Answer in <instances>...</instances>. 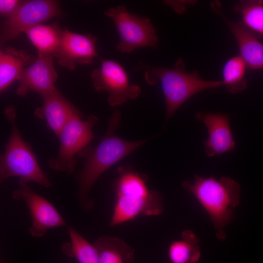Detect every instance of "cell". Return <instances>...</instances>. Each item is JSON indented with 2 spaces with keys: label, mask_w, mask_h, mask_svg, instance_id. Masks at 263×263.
<instances>
[{
  "label": "cell",
  "mask_w": 263,
  "mask_h": 263,
  "mask_svg": "<svg viewBox=\"0 0 263 263\" xmlns=\"http://www.w3.org/2000/svg\"><path fill=\"white\" fill-rule=\"evenodd\" d=\"M247 66L241 58L235 56L225 63L223 70V85L233 94L242 93L247 87L245 74Z\"/></svg>",
  "instance_id": "cell-21"
},
{
  "label": "cell",
  "mask_w": 263,
  "mask_h": 263,
  "mask_svg": "<svg viewBox=\"0 0 263 263\" xmlns=\"http://www.w3.org/2000/svg\"><path fill=\"white\" fill-rule=\"evenodd\" d=\"M211 9L226 23L238 44L240 56L251 69H263V44L243 21L234 22L223 12L221 2H210Z\"/></svg>",
  "instance_id": "cell-12"
},
{
  "label": "cell",
  "mask_w": 263,
  "mask_h": 263,
  "mask_svg": "<svg viewBox=\"0 0 263 263\" xmlns=\"http://www.w3.org/2000/svg\"><path fill=\"white\" fill-rule=\"evenodd\" d=\"M70 242L62 245V250L66 254L75 257L79 263H99L97 250L75 228H68Z\"/></svg>",
  "instance_id": "cell-20"
},
{
  "label": "cell",
  "mask_w": 263,
  "mask_h": 263,
  "mask_svg": "<svg viewBox=\"0 0 263 263\" xmlns=\"http://www.w3.org/2000/svg\"><path fill=\"white\" fill-rule=\"evenodd\" d=\"M4 115L10 123L11 132L5 151L0 159V181L12 177L19 183L33 182L45 188L52 183L40 168L34 153L23 140L16 122V112L13 106L6 108Z\"/></svg>",
  "instance_id": "cell-4"
},
{
  "label": "cell",
  "mask_w": 263,
  "mask_h": 263,
  "mask_svg": "<svg viewBox=\"0 0 263 263\" xmlns=\"http://www.w3.org/2000/svg\"><path fill=\"white\" fill-rule=\"evenodd\" d=\"M35 58L28 53L12 47L0 51V91L1 92L15 80Z\"/></svg>",
  "instance_id": "cell-16"
},
{
  "label": "cell",
  "mask_w": 263,
  "mask_h": 263,
  "mask_svg": "<svg viewBox=\"0 0 263 263\" xmlns=\"http://www.w3.org/2000/svg\"><path fill=\"white\" fill-rule=\"evenodd\" d=\"M234 9L242 14V21L248 28L263 35V1H241L234 6Z\"/></svg>",
  "instance_id": "cell-22"
},
{
  "label": "cell",
  "mask_w": 263,
  "mask_h": 263,
  "mask_svg": "<svg viewBox=\"0 0 263 263\" xmlns=\"http://www.w3.org/2000/svg\"><path fill=\"white\" fill-rule=\"evenodd\" d=\"M96 40L97 37L91 34L83 35L67 29L62 30L60 44L54 57L60 66L71 70L78 64H90L97 56Z\"/></svg>",
  "instance_id": "cell-11"
},
{
  "label": "cell",
  "mask_w": 263,
  "mask_h": 263,
  "mask_svg": "<svg viewBox=\"0 0 263 263\" xmlns=\"http://www.w3.org/2000/svg\"><path fill=\"white\" fill-rule=\"evenodd\" d=\"M54 57L52 55L38 52L37 57L24 68L18 80V95L24 96L29 91H33L41 96L57 89L55 84L57 74Z\"/></svg>",
  "instance_id": "cell-10"
},
{
  "label": "cell",
  "mask_w": 263,
  "mask_h": 263,
  "mask_svg": "<svg viewBox=\"0 0 263 263\" xmlns=\"http://www.w3.org/2000/svg\"><path fill=\"white\" fill-rule=\"evenodd\" d=\"M191 1L185 0H167L165 3L171 6L173 9L178 13H183L186 9L187 4L192 3Z\"/></svg>",
  "instance_id": "cell-25"
},
{
  "label": "cell",
  "mask_w": 263,
  "mask_h": 263,
  "mask_svg": "<svg viewBox=\"0 0 263 263\" xmlns=\"http://www.w3.org/2000/svg\"><path fill=\"white\" fill-rule=\"evenodd\" d=\"M114 190L116 196L132 194L147 196L152 191L148 189L143 176L133 172L121 174L115 184Z\"/></svg>",
  "instance_id": "cell-23"
},
{
  "label": "cell",
  "mask_w": 263,
  "mask_h": 263,
  "mask_svg": "<svg viewBox=\"0 0 263 263\" xmlns=\"http://www.w3.org/2000/svg\"><path fill=\"white\" fill-rule=\"evenodd\" d=\"M41 97L42 104L36 109L34 114L45 121L48 127L58 136L77 109L57 89Z\"/></svg>",
  "instance_id": "cell-15"
},
{
  "label": "cell",
  "mask_w": 263,
  "mask_h": 263,
  "mask_svg": "<svg viewBox=\"0 0 263 263\" xmlns=\"http://www.w3.org/2000/svg\"><path fill=\"white\" fill-rule=\"evenodd\" d=\"M120 112L115 111L110 120L107 132L97 146L87 155L84 166L77 174V196L80 207L84 211L94 206L89 193L100 176L108 169L136 150L150 139L125 140L115 132L119 127Z\"/></svg>",
  "instance_id": "cell-1"
},
{
  "label": "cell",
  "mask_w": 263,
  "mask_h": 263,
  "mask_svg": "<svg viewBox=\"0 0 263 263\" xmlns=\"http://www.w3.org/2000/svg\"><path fill=\"white\" fill-rule=\"evenodd\" d=\"M23 1L19 0H0V14L6 18L11 16L19 7Z\"/></svg>",
  "instance_id": "cell-24"
},
{
  "label": "cell",
  "mask_w": 263,
  "mask_h": 263,
  "mask_svg": "<svg viewBox=\"0 0 263 263\" xmlns=\"http://www.w3.org/2000/svg\"><path fill=\"white\" fill-rule=\"evenodd\" d=\"M183 188L193 194L208 213L215 228L217 238L224 240L225 226L234 217V209L240 203V186L228 176L217 180L211 176L195 175L194 182L186 181Z\"/></svg>",
  "instance_id": "cell-2"
},
{
  "label": "cell",
  "mask_w": 263,
  "mask_h": 263,
  "mask_svg": "<svg viewBox=\"0 0 263 263\" xmlns=\"http://www.w3.org/2000/svg\"><path fill=\"white\" fill-rule=\"evenodd\" d=\"M62 31L56 24H39L29 28L24 33L38 52L54 56L60 44Z\"/></svg>",
  "instance_id": "cell-19"
},
{
  "label": "cell",
  "mask_w": 263,
  "mask_h": 263,
  "mask_svg": "<svg viewBox=\"0 0 263 263\" xmlns=\"http://www.w3.org/2000/svg\"><path fill=\"white\" fill-rule=\"evenodd\" d=\"M182 240L169 245L168 256L170 263H196L200 258L199 239L191 230L181 233Z\"/></svg>",
  "instance_id": "cell-18"
},
{
  "label": "cell",
  "mask_w": 263,
  "mask_h": 263,
  "mask_svg": "<svg viewBox=\"0 0 263 263\" xmlns=\"http://www.w3.org/2000/svg\"><path fill=\"white\" fill-rule=\"evenodd\" d=\"M196 118L206 125L208 136L204 142L207 156L212 157L234 150L236 143L231 132L229 116L224 113L199 112Z\"/></svg>",
  "instance_id": "cell-14"
},
{
  "label": "cell",
  "mask_w": 263,
  "mask_h": 263,
  "mask_svg": "<svg viewBox=\"0 0 263 263\" xmlns=\"http://www.w3.org/2000/svg\"><path fill=\"white\" fill-rule=\"evenodd\" d=\"M104 14L112 19L118 31L117 50L130 53L141 47L157 46L156 30L149 19L131 14L121 5L110 8Z\"/></svg>",
  "instance_id": "cell-6"
},
{
  "label": "cell",
  "mask_w": 263,
  "mask_h": 263,
  "mask_svg": "<svg viewBox=\"0 0 263 263\" xmlns=\"http://www.w3.org/2000/svg\"><path fill=\"white\" fill-rule=\"evenodd\" d=\"M141 68L145 70V77L149 84L161 83L166 101L167 120L193 95L206 90L218 88L223 85L221 81L203 79L196 71L187 72L181 57L172 68L146 65H142Z\"/></svg>",
  "instance_id": "cell-3"
},
{
  "label": "cell",
  "mask_w": 263,
  "mask_h": 263,
  "mask_svg": "<svg viewBox=\"0 0 263 263\" xmlns=\"http://www.w3.org/2000/svg\"><path fill=\"white\" fill-rule=\"evenodd\" d=\"M99 256V263H131L134 250L122 239L113 237H99L94 244Z\"/></svg>",
  "instance_id": "cell-17"
},
{
  "label": "cell",
  "mask_w": 263,
  "mask_h": 263,
  "mask_svg": "<svg viewBox=\"0 0 263 263\" xmlns=\"http://www.w3.org/2000/svg\"><path fill=\"white\" fill-rule=\"evenodd\" d=\"M91 78L96 91L108 94V102L113 107L135 99L141 93L139 86L130 85L124 68L113 60L102 59L100 67L92 71Z\"/></svg>",
  "instance_id": "cell-8"
},
{
  "label": "cell",
  "mask_w": 263,
  "mask_h": 263,
  "mask_svg": "<svg viewBox=\"0 0 263 263\" xmlns=\"http://www.w3.org/2000/svg\"><path fill=\"white\" fill-rule=\"evenodd\" d=\"M60 13V7L56 1H23L18 9L7 18L1 25V46L24 33L29 28L57 17Z\"/></svg>",
  "instance_id": "cell-7"
},
{
  "label": "cell",
  "mask_w": 263,
  "mask_h": 263,
  "mask_svg": "<svg viewBox=\"0 0 263 263\" xmlns=\"http://www.w3.org/2000/svg\"><path fill=\"white\" fill-rule=\"evenodd\" d=\"M110 225H117L142 215L157 216L162 213L163 205L161 194L152 190L148 196L130 195L116 196Z\"/></svg>",
  "instance_id": "cell-13"
},
{
  "label": "cell",
  "mask_w": 263,
  "mask_h": 263,
  "mask_svg": "<svg viewBox=\"0 0 263 263\" xmlns=\"http://www.w3.org/2000/svg\"><path fill=\"white\" fill-rule=\"evenodd\" d=\"M19 184L18 188L12 193V198L23 201L28 207L32 218L29 231L32 237H42L49 228L66 226L63 217L49 201L36 193L27 183Z\"/></svg>",
  "instance_id": "cell-9"
},
{
  "label": "cell",
  "mask_w": 263,
  "mask_h": 263,
  "mask_svg": "<svg viewBox=\"0 0 263 263\" xmlns=\"http://www.w3.org/2000/svg\"><path fill=\"white\" fill-rule=\"evenodd\" d=\"M98 120L94 115L83 120L80 113L76 110L57 136L59 140V151L56 156L48 160L49 167L68 174L73 173L77 161L75 156L94 138L93 129Z\"/></svg>",
  "instance_id": "cell-5"
}]
</instances>
